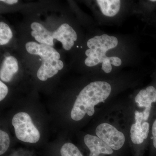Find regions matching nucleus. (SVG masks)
Here are the masks:
<instances>
[{"instance_id": "nucleus-10", "label": "nucleus", "mask_w": 156, "mask_h": 156, "mask_svg": "<svg viewBox=\"0 0 156 156\" xmlns=\"http://www.w3.org/2000/svg\"><path fill=\"white\" fill-rule=\"evenodd\" d=\"M63 66L64 64L61 60H43L37 72V76L41 80L46 81L48 78L56 75Z\"/></svg>"}, {"instance_id": "nucleus-16", "label": "nucleus", "mask_w": 156, "mask_h": 156, "mask_svg": "<svg viewBox=\"0 0 156 156\" xmlns=\"http://www.w3.org/2000/svg\"><path fill=\"white\" fill-rule=\"evenodd\" d=\"M10 145L9 134L5 131H0V154L5 153L8 150Z\"/></svg>"}, {"instance_id": "nucleus-20", "label": "nucleus", "mask_w": 156, "mask_h": 156, "mask_svg": "<svg viewBox=\"0 0 156 156\" xmlns=\"http://www.w3.org/2000/svg\"><path fill=\"white\" fill-rule=\"evenodd\" d=\"M151 2H156V0H154V1H152H152H151Z\"/></svg>"}, {"instance_id": "nucleus-5", "label": "nucleus", "mask_w": 156, "mask_h": 156, "mask_svg": "<svg viewBox=\"0 0 156 156\" xmlns=\"http://www.w3.org/2000/svg\"><path fill=\"white\" fill-rule=\"evenodd\" d=\"M134 122L130 128V137L134 144H142L147 139L149 134V123L144 120V116L141 111L135 110L134 113Z\"/></svg>"}, {"instance_id": "nucleus-19", "label": "nucleus", "mask_w": 156, "mask_h": 156, "mask_svg": "<svg viewBox=\"0 0 156 156\" xmlns=\"http://www.w3.org/2000/svg\"><path fill=\"white\" fill-rule=\"evenodd\" d=\"M1 2L5 3L9 5H13L17 3L18 1L17 0H1Z\"/></svg>"}, {"instance_id": "nucleus-14", "label": "nucleus", "mask_w": 156, "mask_h": 156, "mask_svg": "<svg viewBox=\"0 0 156 156\" xmlns=\"http://www.w3.org/2000/svg\"><path fill=\"white\" fill-rule=\"evenodd\" d=\"M13 37L12 31L9 26L3 22L0 23V45L6 44Z\"/></svg>"}, {"instance_id": "nucleus-4", "label": "nucleus", "mask_w": 156, "mask_h": 156, "mask_svg": "<svg viewBox=\"0 0 156 156\" xmlns=\"http://www.w3.org/2000/svg\"><path fill=\"white\" fill-rule=\"evenodd\" d=\"M95 134L113 150L122 148L126 142L124 133L109 123L99 124L95 129Z\"/></svg>"}, {"instance_id": "nucleus-13", "label": "nucleus", "mask_w": 156, "mask_h": 156, "mask_svg": "<svg viewBox=\"0 0 156 156\" xmlns=\"http://www.w3.org/2000/svg\"><path fill=\"white\" fill-rule=\"evenodd\" d=\"M96 2L101 13L106 17H114L121 9V1L119 0H98Z\"/></svg>"}, {"instance_id": "nucleus-9", "label": "nucleus", "mask_w": 156, "mask_h": 156, "mask_svg": "<svg viewBox=\"0 0 156 156\" xmlns=\"http://www.w3.org/2000/svg\"><path fill=\"white\" fill-rule=\"evenodd\" d=\"M85 144L90 150L89 156H99L101 154H112L113 150L97 136L87 134L84 137Z\"/></svg>"}, {"instance_id": "nucleus-1", "label": "nucleus", "mask_w": 156, "mask_h": 156, "mask_svg": "<svg viewBox=\"0 0 156 156\" xmlns=\"http://www.w3.org/2000/svg\"><path fill=\"white\" fill-rule=\"evenodd\" d=\"M119 41L116 37L103 34L89 39L87 45L89 49L85 52L87 58L85 63L88 67H93L101 64V69L106 74L110 73L113 68L122 65V59L118 56H108V53L116 48Z\"/></svg>"}, {"instance_id": "nucleus-15", "label": "nucleus", "mask_w": 156, "mask_h": 156, "mask_svg": "<svg viewBox=\"0 0 156 156\" xmlns=\"http://www.w3.org/2000/svg\"><path fill=\"white\" fill-rule=\"evenodd\" d=\"M61 156H83L78 148L71 143L63 144L60 150Z\"/></svg>"}, {"instance_id": "nucleus-3", "label": "nucleus", "mask_w": 156, "mask_h": 156, "mask_svg": "<svg viewBox=\"0 0 156 156\" xmlns=\"http://www.w3.org/2000/svg\"><path fill=\"white\" fill-rule=\"evenodd\" d=\"M17 139L23 142L36 143L40 138V133L34 126L31 118L27 113H18L12 120Z\"/></svg>"}, {"instance_id": "nucleus-2", "label": "nucleus", "mask_w": 156, "mask_h": 156, "mask_svg": "<svg viewBox=\"0 0 156 156\" xmlns=\"http://www.w3.org/2000/svg\"><path fill=\"white\" fill-rule=\"evenodd\" d=\"M112 92L111 85L105 81H95L88 84L77 97L71 112L72 119L79 121L86 115L92 116L95 113V105L104 102Z\"/></svg>"}, {"instance_id": "nucleus-7", "label": "nucleus", "mask_w": 156, "mask_h": 156, "mask_svg": "<svg viewBox=\"0 0 156 156\" xmlns=\"http://www.w3.org/2000/svg\"><path fill=\"white\" fill-rule=\"evenodd\" d=\"M25 47L29 53L39 55L43 60H57L60 58L59 53L50 45L29 42L26 44Z\"/></svg>"}, {"instance_id": "nucleus-12", "label": "nucleus", "mask_w": 156, "mask_h": 156, "mask_svg": "<svg viewBox=\"0 0 156 156\" xmlns=\"http://www.w3.org/2000/svg\"><path fill=\"white\" fill-rule=\"evenodd\" d=\"M18 70V65L17 59L14 56L6 57L3 62L0 71L1 80L4 82H9Z\"/></svg>"}, {"instance_id": "nucleus-18", "label": "nucleus", "mask_w": 156, "mask_h": 156, "mask_svg": "<svg viewBox=\"0 0 156 156\" xmlns=\"http://www.w3.org/2000/svg\"><path fill=\"white\" fill-rule=\"evenodd\" d=\"M152 135L153 136V143L154 147L156 148V119L154 121L152 126Z\"/></svg>"}, {"instance_id": "nucleus-11", "label": "nucleus", "mask_w": 156, "mask_h": 156, "mask_svg": "<svg viewBox=\"0 0 156 156\" xmlns=\"http://www.w3.org/2000/svg\"><path fill=\"white\" fill-rule=\"evenodd\" d=\"M31 28L33 30L31 35L35 39L41 44L53 46V33L49 31L44 26L37 22H34L31 24Z\"/></svg>"}, {"instance_id": "nucleus-8", "label": "nucleus", "mask_w": 156, "mask_h": 156, "mask_svg": "<svg viewBox=\"0 0 156 156\" xmlns=\"http://www.w3.org/2000/svg\"><path fill=\"white\" fill-rule=\"evenodd\" d=\"M53 39H56L62 44L65 50H70L77 38L75 31L67 23H63L54 32Z\"/></svg>"}, {"instance_id": "nucleus-17", "label": "nucleus", "mask_w": 156, "mask_h": 156, "mask_svg": "<svg viewBox=\"0 0 156 156\" xmlns=\"http://www.w3.org/2000/svg\"><path fill=\"white\" fill-rule=\"evenodd\" d=\"M9 92L7 86L2 81H0V101H2L5 98Z\"/></svg>"}, {"instance_id": "nucleus-6", "label": "nucleus", "mask_w": 156, "mask_h": 156, "mask_svg": "<svg viewBox=\"0 0 156 156\" xmlns=\"http://www.w3.org/2000/svg\"><path fill=\"white\" fill-rule=\"evenodd\" d=\"M135 102L137 107L141 109L144 116V120L147 122L150 116L153 104L156 102V89L152 86L141 89L135 96Z\"/></svg>"}]
</instances>
